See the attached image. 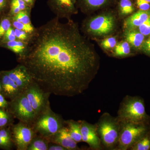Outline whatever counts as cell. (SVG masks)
<instances>
[{"mask_svg": "<svg viewBox=\"0 0 150 150\" xmlns=\"http://www.w3.org/2000/svg\"><path fill=\"white\" fill-rule=\"evenodd\" d=\"M18 61L44 90L67 97L86 90L100 67L99 55L77 23L71 19L62 23L56 17L35 28Z\"/></svg>", "mask_w": 150, "mask_h": 150, "instance_id": "1", "label": "cell"}, {"mask_svg": "<svg viewBox=\"0 0 150 150\" xmlns=\"http://www.w3.org/2000/svg\"><path fill=\"white\" fill-rule=\"evenodd\" d=\"M117 118L120 121L150 123V116L146 112L144 100L138 96L127 95L123 98Z\"/></svg>", "mask_w": 150, "mask_h": 150, "instance_id": "2", "label": "cell"}, {"mask_svg": "<svg viewBox=\"0 0 150 150\" xmlns=\"http://www.w3.org/2000/svg\"><path fill=\"white\" fill-rule=\"evenodd\" d=\"M103 149L115 150L120 134V121L108 112L103 113L96 123Z\"/></svg>", "mask_w": 150, "mask_h": 150, "instance_id": "3", "label": "cell"}, {"mask_svg": "<svg viewBox=\"0 0 150 150\" xmlns=\"http://www.w3.org/2000/svg\"><path fill=\"white\" fill-rule=\"evenodd\" d=\"M120 124L119 140L115 150L130 149L140 138L150 131V123L120 121Z\"/></svg>", "mask_w": 150, "mask_h": 150, "instance_id": "4", "label": "cell"}, {"mask_svg": "<svg viewBox=\"0 0 150 150\" xmlns=\"http://www.w3.org/2000/svg\"><path fill=\"white\" fill-rule=\"evenodd\" d=\"M116 26V19L111 13H105L86 20L83 30L88 35L104 36L113 32Z\"/></svg>", "mask_w": 150, "mask_h": 150, "instance_id": "5", "label": "cell"}, {"mask_svg": "<svg viewBox=\"0 0 150 150\" xmlns=\"http://www.w3.org/2000/svg\"><path fill=\"white\" fill-rule=\"evenodd\" d=\"M66 125L62 116L51 109L38 117L33 127L37 135L49 139Z\"/></svg>", "mask_w": 150, "mask_h": 150, "instance_id": "6", "label": "cell"}, {"mask_svg": "<svg viewBox=\"0 0 150 150\" xmlns=\"http://www.w3.org/2000/svg\"><path fill=\"white\" fill-rule=\"evenodd\" d=\"M7 109L14 118L33 126L37 116L23 92L8 102Z\"/></svg>", "mask_w": 150, "mask_h": 150, "instance_id": "7", "label": "cell"}, {"mask_svg": "<svg viewBox=\"0 0 150 150\" xmlns=\"http://www.w3.org/2000/svg\"><path fill=\"white\" fill-rule=\"evenodd\" d=\"M23 92L35 111L37 118L51 109L49 101L51 93L44 90L34 81Z\"/></svg>", "mask_w": 150, "mask_h": 150, "instance_id": "8", "label": "cell"}, {"mask_svg": "<svg viewBox=\"0 0 150 150\" xmlns=\"http://www.w3.org/2000/svg\"><path fill=\"white\" fill-rule=\"evenodd\" d=\"M12 140L18 150H27L33 138L37 135L31 125L19 121L11 129Z\"/></svg>", "mask_w": 150, "mask_h": 150, "instance_id": "9", "label": "cell"}, {"mask_svg": "<svg viewBox=\"0 0 150 150\" xmlns=\"http://www.w3.org/2000/svg\"><path fill=\"white\" fill-rule=\"evenodd\" d=\"M47 5L58 18L71 19L78 13L77 0H48Z\"/></svg>", "mask_w": 150, "mask_h": 150, "instance_id": "10", "label": "cell"}, {"mask_svg": "<svg viewBox=\"0 0 150 150\" xmlns=\"http://www.w3.org/2000/svg\"><path fill=\"white\" fill-rule=\"evenodd\" d=\"M82 142H85L93 150L102 149L100 139L97 132L96 124L85 121H80Z\"/></svg>", "mask_w": 150, "mask_h": 150, "instance_id": "11", "label": "cell"}, {"mask_svg": "<svg viewBox=\"0 0 150 150\" xmlns=\"http://www.w3.org/2000/svg\"><path fill=\"white\" fill-rule=\"evenodd\" d=\"M6 71L21 92L24 91L33 81L26 67L20 64L13 69Z\"/></svg>", "mask_w": 150, "mask_h": 150, "instance_id": "12", "label": "cell"}, {"mask_svg": "<svg viewBox=\"0 0 150 150\" xmlns=\"http://www.w3.org/2000/svg\"><path fill=\"white\" fill-rule=\"evenodd\" d=\"M48 140L50 142L61 145L67 150H81L80 148L78 146V143L70 136L68 127L66 126Z\"/></svg>", "mask_w": 150, "mask_h": 150, "instance_id": "13", "label": "cell"}, {"mask_svg": "<svg viewBox=\"0 0 150 150\" xmlns=\"http://www.w3.org/2000/svg\"><path fill=\"white\" fill-rule=\"evenodd\" d=\"M0 81L1 86V93L6 98L12 100L22 92L6 71L0 72Z\"/></svg>", "mask_w": 150, "mask_h": 150, "instance_id": "14", "label": "cell"}, {"mask_svg": "<svg viewBox=\"0 0 150 150\" xmlns=\"http://www.w3.org/2000/svg\"><path fill=\"white\" fill-rule=\"evenodd\" d=\"M114 0H77V6L83 13H88L110 5Z\"/></svg>", "mask_w": 150, "mask_h": 150, "instance_id": "15", "label": "cell"}, {"mask_svg": "<svg viewBox=\"0 0 150 150\" xmlns=\"http://www.w3.org/2000/svg\"><path fill=\"white\" fill-rule=\"evenodd\" d=\"M150 17V9L139 11L126 19L124 23V27L126 30H134L138 28Z\"/></svg>", "mask_w": 150, "mask_h": 150, "instance_id": "16", "label": "cell"}, {"mask_svg": "<svg viewBox=\"0 0 150 150\" xmlns=\"http://www.w3.org/2000/svg\"><path fill=\"white\" fill-rule=\"evenodd\" d=\"M125 37L126 41L135 48L142 46L144 42L145 36L139 31L134 30H126Z\"/></svg>", "mask_w": 150, "mask_h": 150, "instance_id": "17", "label": "cell"}, {"mask_svg": "<svg viewBox=\"0 0 150 150\" xmlns=\"http://www.w3.org/2000/svg\"><path fill=\"white\" fill-rule=\"evenodd\" d=\"M5 47L13 51L18 56V58L22 57L27 51L28 43L17 40L3 43Z\"/></svg>", "mask_w": 150, "mask_h": 150, "instance_id": "18", "label": "cell"}, {"mask_svg": "<svg viewBox=\"0 0 150 150\" xmlns=\"http://www.w3.org/2000/svg\"><path fill=\"white\" fill-rule=\"evenodd\" d=\"M65 123L69 129L70 136L77 143L82 142L80 121L69 120L65 121Z\"/></svg>", "mask_w": 150, "mask_h": 150, "instance_id": "19", "label": "cell"}, {"mask_svg": "<svg viewBox=\"0 0 150 150\" xmlns=\"http://www.w3.org/2000/svg\"><path fill=\"white\" fill-rule=\"evenodd\" d=\"M49 140L39 135H36L30 142L27 150H48Z\"/></svg>", "mask_w": 150, "mask_h": 150, "instance_id": "20", "label": "cell"}, {"mask_svg": "<svg viewBox=\"0 0 150 150\" xmlns=\"http://www.w3.org/2000/svg\"><path fill=\"white\" fill-rule=\"evenodd\" d=\"M129 150H150V131L140 138L130 148Z\"/></svg>", "mask_w": 150, "mask_h": 150, "instance_id": "21", "label": "cell"}, {"mask_svg": "<svg viewBox=\"0 0 150 150\" xmlns=\"http://www.w3.org/2000/svg\"><path fill=\"white\" fill-rule=\"evenodd\" d=\"M131 53V47L127 41H123L117 44L114 48V53L117 56H125Z\"/></svg>", "mask_w": 150, "mask_h": 150, "instance_id": "22", "label": "cell"}, {"mask_svg": "<svg viewBox=\"0 0 150 150\" xmlns=\"http://www.w3.org/2000/svg\"><path fill=\"white\" fill-rule=\"evenodd\" d=\"M13 116L4 108H0V129L11 125L13 121Z\"/></svg>", "mask_w": 150, "mask_h": 150, "instance_id": "23", "label": "cell"}, {"mask_svg": "<svg viewBox=\"0 0 150 150\" xmlns=\"http://www.w3.org/2000/svg\"><path fill=\"white\" fill-rule=\"evenodd\" d=\"M31 8L21 11L14 16L12 17L13 20L22 23L24 24L31 23L30 12Z\"/></svg>", "mask_w": 150, "mask_h": 150, "instance_id": "24", "label": "cell"}, {"mask_svg": "<svg viewBox=\"0 0 150 150\" xmlns=\"http://www.w3.org/2000/svg\"><path fill=\"white\" fill-rule=\"evenodd\" d=\"M119 8L120 13L123 16L130 14L134 11V6L131 0H120Z\"/></svg>", "mask_w": 150, "mask_h": 150, "instance_id": "25", "label": "cell"}, {"mask_svg": "<svg viewBox=\"0 0 150 150\" xmlns=\"http://www.w3.org/2000/svg\"><path fill=\"white\" fill-rule=\"evenodd\" d=\"M12 25L14 28L23 30L30 34H32L35 31V28L33 25L32 23L30 24H24L22 23L12 19Z\"/></svg>", "mask_w": 150, "mask_h": 150, "instance_id": "26", "label": "cell"}, {"mask_svg": "<svg viewBox=\"0 0 150 150\" xmlns=\"http://www.w3.org/2000/svg\"><path fill=\"white\" fill-rule=\"evenodd\" d=\"M12 18L5 17L0 21V38H2L8 30L11 27Z\"/></svg>", "mask_w": 150, "mask_h": 150, "instance_id": "27", "label": "cell"}, {"mask_svg": "<svg viewBox=\"0 0 150 150\" xmlns=\"http://www.w3.org/2000/svg\"><path fill=\"white\" fill-rule=\"evenodd\" d=\"M14 28L17 40L28 43V42L31 40L33 33L30 34L23 30L18 29L17 28Z\"/></svg>", "mask_w": 150, "mask_h": 150, "instance_id": "28", "label": "cell"}, {"mask_svg": "<svg viewBox=\"0 0 150 150\" xmlns=\"http://www.w3.org/2000/svg\"><path fill=\"white\" fill-rule=\"evenodd\" d=\"M116 45L117 40L114 37L105 38L101 43V46L102 48L105 50H108L115 48Z\"/></svg>", "mask_w": 150, "mask_h": 150, "instance_id": "29", "label": "cell"}, {"mask_svg": "<svg viewBox=\"0 0 150 150\" xmlns=\"http://www.w3.org/2000/svg\"><path fill=\"white\" fill-rule=\"evenodd\" d=\"M16 40H17V38L16 36L14 28L11 27L7 31L3 36L2 43H5L8 41H13Z\"/></svg>", "mask_w": 150, "mask_h": 150, "instance_id": "30", "label": "cell"}, {"mask_svg": "<svg viewBox=\"0 0 150 150\" xmlns=\"http://www.w3.org/2000/svg\"><path fill=\"white\" fill-rule=\"evenodd\" d=\"M139 31L144 36L150 34V17L138 27Z\"/></svg>", "mask_w": 150, "mask_h": 150, "instance_id": "31", "label": "cell"}, {"mask_svg": "<svg viewBox=\"0 0 150 150\" xmlns=\"http://www.w3.org/2000/svg\"><path fill=\"white\" fill-rule=\"evenodd\" d=\"M10 6L18 7L20 9L21 11L32 9L23 0H11Z\"/></svg>", "mask_w": 150, "mask_h": 150, "instance_id": "32", "label": "cell"}, {"mask_svg": "<svg viewBox=\"0 0 150 150\" xmlns=\"http://www.w3.org/2000/svg\"><path fill=\"white\" fill-rule=\"evenodd\" d=\"M0 137L6 140L12 141L11 130L6 127L0 129Z\"/></svg>", "mask_w": 150, "mask_h": 150, "instance_id": "33", "label": "cell"}, {"mask_svg": "<svg viewBox=\"0 0 150 150\" xmlns=\"http://www.w3.org/2000/svg\"><path fill=\"white\" fill-rule=\"evenodd\" d=\"M137 4L141 10L147 11L150 9L149 3L144 0H137Z\"/></svg>", "mask_w": 150, "mask_h": 150, "instance_id": "34", "label": "cell"}, {"mask_svg": "<svg viewBox=\"0 0 150 150\" xmlns=\"http://www.w3.org/2000/svg\"><path fill=\"white\" fill-rule=\"evenodd\" d=\"M12 141H9L0 137V148L9 149L12 146Z\"/></svg>", "mask_w": 150, "mask_h": 150, "instance_id": "35", "label": "cell"}, {"mask_svg": "<svg viewBox=\"0 0 150 150\" xmlns=\"http://www.w3.org/2000/svg\"><path fill=\"white\" fill-rule=\"evenodd\" d=\"M48 150H67L66 148L61 145L50 142L48 146Z\"/></svg>", "mask_w": 150, "mask_h": 150, "instance_id": "36", "label": "cell"}, {"mask_svg": "<svg viewBox=\"0 0 150 150\" xmlns=\"http://www.w3.org/2000/svg\"><path fill=\"white\" fill-rule=\"evenodd\" d=\"M8 105V102L4 96L0 93V108H7Z\"/></svg>", "mask_w": 150, "mask_h": 150, "instance_id": "37", "label": "cell"}, {"mask_svg": "<svg viewBox=\"0 0 150 150\" xmlns=\"http://www.w3.org/2000/svg\"><path fill=\"white\" fill-rule=\"evenodd\" d=\"M142 47L144 52L150 55V38L144 42Z\"/></svg>", "mask_w": 150, "mask_h": 150, "instance_id": "38", "label": "cell"}, {"mask_svg": "<svg viewBox=\"0 0 150 150\" xmlns=\"http://www.w3.org/2000/svg\"><path fill=\"white\" fill-rule=\"evenodd\" d=\"M10 14L12 17L14 16L21 11L19 8L17 6H10Z\"/></svg>", "mask_w": 150, "mask_h": 150, "instance_id": "39", "label": "cell"}, {"mask_svg": "<svg viewBox=\"0 0 150 150\" xmlns=\"http://www.w3.org/2000/svg\"><path fill=\"white\" fill-rule=\"evenodd\" d=\"M8 6V0H0V12L4 10Z\"/></svg>", "mask_w": 150, "mask_h": 150, "instance_id": "40", "label": "cell"}, {"mask_svg": "<svg viewBox=\"0 0 150 150\" xmlns=\"http://www.w3.org/2000/svg\"><path fill=\"white\" fill-rule=\"evenodd\" d=\"M29 6L33 8L35 4L36 0H23Z\"/></svg>", "mask_w": 150, "mask_h": 150, "instance_id": "41", "label": "cell"}, {"mask_svg": "<svg viewBox=\"0 0 150 150\" xmlns=\"http://www.w3.org/2000/svg\"><path fill=\"white\" fill-rule=\"evenodd\" d=\"M1 91V81H0V93Z\"/></svg>", "mask_w": 150, "mask_h": 150, "instance_id": "42", "label": "cell"}, {"mask_svg": "<svg viewBox=\"0 0 150 150\" xmlns=\"http://www.w3.org/2000/svg\"><path fill=\"white\" fill-rule=\"evenodd\" d=\"M144 1H146L150 3V0H144Z\"/></svg>", "mask_w": 150, "mask_h": 150, "instance_id": "43", "label": "cell"}]
</instances>
